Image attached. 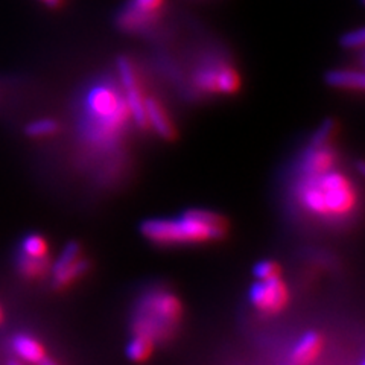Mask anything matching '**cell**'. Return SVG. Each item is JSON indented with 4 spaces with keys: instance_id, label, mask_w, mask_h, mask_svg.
Masks as SVG:
<instances>
[{
    "instance_id": "cell-1",
    "label": "cell",
    "mask_w": 365,
    "mask_h": 365,
    "mask_svg": "<svg viewBox=\"0 0 365 365\" xmlns=\"http://www.w3.org/2000/svg\"><path fill=\"white\" fill-rule=\"evenodd\" d=\"M131 118L120 86L99 78L86 87L81 99V133L91 145L108 146L120 139Z\"/></svg>"
},
{
    "instance_id": "cell-2",
    "label": "cell",
    "mask_w": 365,
    "mask_h": 365,
    "mask_svg": "<svg viewBox=\"0 0 365 365\" xmlns=\"http://www.w3.org/2000/svg\"><path fill=\"white\" fill-rule=\"evenodd\" d=\"M302 207L322 220H341L356 207V192L350 180L335 170L304 175L297 186Z\"/></svg>"
},
{
    "instance_id": "cell-3",
    "label": "cell",
    "mask_w": 365,
    "mask_h": 365,
    "mask_svg": "<svg viewBox=\"0 0 365 365\" xmlns=\"http://www.w3.org/2000/svg\"><path fill=\"white\" fill-rule=\"evenodd\" d=\"M228 230L222 216L207 210H189L180 218L148 220L142 224V235L158 245H186L220 241Z\"/></svg>"
},
{
    "instance_id": "cell-4",
    "label": "cell",
    "mask_w": 365,
    "mask_h": 365,
    "mask_svg": "<svg viewBox=\"0 0 365 365\" xmlns=\"http://www.w3.org/2000/svg\"><path fill=\"white\" fill-rule=\"evenodd\" d=\"M182 306L178 297L163 288L148 291L139 300L134 311V334L155 342L173 338L181 323Z\"/></svg>"
},
{
    "instance_id": "cell-5",
    "label": "cell",
    "mask_w": 365,
    "mask_h": 365,
    "mask_svg": "<svg viewBox=\"0 0 365 365\" xmlns=\"http://www.w3.org/2000/svg\"><path fill=\"white\" fill-rule=\"evenodd\" d=\"M193 84L202 93L230 96L241 88V76L228 61L207 58L193 72Z\"/></svg>"
},
{
    "instance_id": "cell-6",
    "label": "cell",
    "mask_w": 365,
    "mask_h": 365,
    "mask_svg": "<svg viewBox=\"0 0 365 365\" xmlns=\"http://www.w3.org/2000/svg\"><path fill=\"white\" fill-rule=\"evenodd\" d=\"M118 75L120 79V88L123 91L125 101H127L131 119L137 127L145 130L148 128V118H146V108H145V101L146 96L143 95L139 78L134 71V66L128 56H119L118 63Z\"/></svg>"
},
{
    "instance_id": "cell-7",
    "label": "cell",
    "mask_w": 365,
    "mask_h": 365,
    "mask_svg": "<svg viewBox=\"0 0 365 365\" xmlns=\"http://www.w3.org/2000/svg\"><path fill=\"white\" fill-rule=\"evenodd\" d=\"M250 300L262 314L274 315L282 312L289 302V291L280 276L259 280L250 291Z\"/></svg>"
},
{
    "instance_id": "cell-8",
    "label": "cell",
    "mask_w": 365,
    "mask_h": 365,
    "mask_svg": "<svg viewBox=\"0 0 365 365\" xmlns=\"http://www.w3.org/2000/svg\"><path fill=\"white\" fill-rule=\"evenodd\" d=\"M88 271V262L83 259L81 247L76 242L66 245L60 257L52 265V283L55 289L67 288L75 280L81 279Z\"/></svg>"
},
{
    "instance_id": "cell-9",
    "label": "cell",
    "mask_w": 365,
    "mask_h": 365,
    "mask_svg": "<svg viewBox=\"0 0 365 365\" xmlns=\"http://www.w3.org/2000/svg\"><path fill=\"white\" fill-rule=\"evenodd\" d=\"M336 162V155L329 143L315 145L311 143V148L306 151L302 170L304 175H319L332 170Z\"/></svg>"
},
{
    "instance_id": "cell-10",
    "label": "cell",
    "mask_w": 365,
    "mask_h": 365,
    "mask_svg": "<svg viewBox=\"0 0 365 365\" xmlns=\"http://www.w3.org/2000/svg\"><path fill=\"white\" fill-rule=\"evenodd\" d=\"M160 13H150L140 8L128 4L118 16V25L122 31L131 34H140L150 31L154 25H157Z\"/></svg>"
},
{
    "instance_id": "cell-11",
    "label": "cell",
    "mask_w": 365,
    "mask_h": 365,
    "mask_svg": "<svg viewBox=\"0 0 365 365\" xmlns=\"http://www.w3.org/2000/svg\"><path fill=\"white\" fill-rule=\"evenodd\" d=\"M148 127H153L154 131L165 140L175 139L177 131L173 120H170L168 111L162 106V102L155 98H146L145 101Z\"/></svg>"
},
{
    "instance_id": "cell-12",
    "label": "cell",
    "mask_w": 365,
    "mask_h": 365,
    "mask_svg": "<svg viewBox=\"0 0 365 365\" xmlns=\"http://www.w3.org/2000/svg\"><path fill=\"white\" fill-rule=\"evenodd\" d=\"M323 349V338L317 332H307L295 342L291 351V362L294 365H309L314 362Z\"/></svg>"
},
{
    "instance_id": "cell-13",
    "label": "cell",
    "mask_w": 365,
    "mask_h": 365,
    "mask_svg": "<svg viewBox=\"0 0 365 365\" xmlns=\"http://www.w3.org/2000/svg\"><path fill=\"white\" fill-rule=\"evenodd\" d=\"M11 347H13L16 356L21 362H29V364L37 365L46 356L41 342L26 334L16 335L13 341H11Z\"/></svg>"
},
{
    "instance_id": "cell-14",
    "label": "cell",
    "mask_w": 365,
    "mask_h": 365,
    "mask_svg": "<svg viewBox=\"0 0 365 365\" xmlns=\"http://www.w3.org/2000/svg\"><path fill=\"white\" fill-rule=\"evenodd\" d=\"M326 83L330 87L349 90V91H362L364 90V73L353 68H335L326 73Z\"/></svg>"
},
{
    "instance_id": "cell-15",
    "label": "cell",
    "mask_w": 365,
    "mask_h": 365,
    "mask_svg": "<svg viewBox=\"0 0 365 365\" xmlns=\"http://www.w3.org/2000/svg\"><path fill=\"white\" fill-rule=\"evenodd\" d=\"M153 349H154V342L150 338L134 334V336L131 338V341L127 346V356L133 362H145L153 355Z\"/></svg>"
},
{
    "instance_id": "cell-16",
    "label": "cell",
    "mask_w": 365,
    "mask_h": 365,
    "mask_svg": "<svg viewBox=\"0 0 365 365\" xmlns=\"http://www.w3.org/2000/svg\"><path fill=\"white\" fill-rule=\"evenodd\" d=\"M19 269L23 276L28 279L41 277L43 274L49 269V260H48V257L36 259V257H28V256L20 255Z\"/></svg>"
},
{
    "instance_id": "cell-17",
    "label": "cell",
    "mask_w": 365,
    "mask_h": 365,
    "mask_svg": "<svg viewBox=\"0 0 365 365\" xmlns=\"http://www.w3.org/2000/svg\"><path fill=\"white\" fill-rule=\"evenodd\" d=\"M60 130V125L55 119L51 118H43L32 120L26 125L25 133L28 137H32V139H43V137H49L56 134V131Z\"/></svg>"
},
{
    "instance_id": "cell-18",
    "label": "cell",
    "mask_w": 365,
    "mask_h": 365,
    "mask_svg": "<svg viewBox=\"0 0 365 365\" xmlns=\"http://www.w3.org/2000/svg\"><path fill=\"white\" fill-rule=\"evenodd\" d=\"M21 255L28 257H48V242L40 235H29L21 242Z\"/></svg>"
},
{
    "instance_id": "cell-19",
    "label": "cell",
    "mask_w": 365,
    "mask_h": 365,
    "mask_svg": "<svg viewBox=\"0 0 365 365\" xmlns=\"http://www.w3.org/2000/svg\"><path fill=\"white\" fill-rule=\"evenodd\" d=\"M255 276L257 280H268L280 276V267L272 260H262L255 267Z\"/></svg>"
},
{
    "instance_id": "cell-20",
    "label": "cell",
    "mask_w": 365,
    "mask_h": 365,
    "mask_svg": "<svg viewBox=\"0 0 365 365\" xmlns=\"http://www.w3.org/2000/svg\"><path fill=\"white\" fill-rule=\"evenodd\" d=\"M364 40H365V34L364 29H353L346 32L344 36L341 37V46L346 49H361L364 46Z\"/></svg>"
},
{
    "instance_id": "cell-21",
    "label": "cell",
    "mask_w": 365,
    "mask_h": 365,
    "mask_svg": "<svg viewBox=\"0 0 365 365\" xmlns=\"http://www.w3.org/2000/svg\"><path fill=\"white\" fill-rule=\"evenodd\" d=\"M130 4L143 11H150V13H160L165 0H131Z\"/></svg>"
},
{
    "instance_id": "cell-22",
    "label": "cell",
    "mask_w": 365,
    "mask_h": 365,
    "mask_svg": "<svg viewBox=\"0 0 365 365\" xmlns=\"http://www.w3.org/2000/svg\"><path fill=\"white\" fill-rule=\"evenodd\" d=\"M37 365H60V364L55 362L53 359H51V358H48V356H44Z\"/></svg>"
},
{
    "instance_id": "cell-23",
    "label": "cell",
    "mask_w": 365,
    "mask_h": 365,
    "mask_svg": "<svg viewBox=\"0 0 365 365\" xmlns=\"http://www.w3.org/2000/svg\"><path fill=\"white\" fill-rule=\"evenodd\" d=\"M41 2H44V4L48 5V6H52V8H55V6L61 5L63 0H41Z\"/></svg>"
},
{
    "instance_id": "cell-24",
    "label": "cell",
    "mask_w": 365,
    "mask_h": 365,
    "mask_svg": "<svg viewBox=\"0 0 365 365\" xmlns=\"http://www.w3.org/2000/svg\"><path fill=\"white\" fill-rule=\"evenodd\" d=\"M8 365H23V362H21V361H16V359H14V361H9V362H8Z\"/></svg>"
},
{
    "instance_id": "cell-25",
    "label": "cell",
    "mask_w": 365,
    "mask_h": 365,
    "mask_svg": "<svg viewBox=\"0 0 365 365\" xmlns=\"http://www.w3.org/2000/svg\"><path fill=\"white\" fill-rule=\"evenodd\" d=\"M4 322V311H2V306H0V324Z\"/></svg>"
}]
</instances>
